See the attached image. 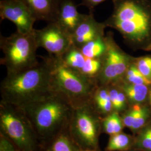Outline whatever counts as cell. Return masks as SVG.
<instances>
[{"mask_svg":"<svg viewBox=\"0 0 151 151\" xmlns=\"http://www.w3.org/2000/svg\"><path fill=\"white\" fill-rule=\"evenodd\" d=\"M102 65V58L86 57L85 64L80 72L83 75L95 80L101 71Z\"/></svg>","mask_w":151,"mask_h":151,"instance_id":"cell-19","label":"cell"},{"mask_svg":"<svg viewBox=\"0 0 151 151\" xmlns=\"http://www.w3.org/2000/svg\"><path fill=\"white\" fill-rule=\"evenodd\" d=\"M42 60L27 70L7 74L1 85V102L24 108L52 90L48 62Z\"/></svg>","mask_w":151,"mask_h":151,"instance_id":"cell-1","label":"cell"},{"mask_svg":"<svg viewBox=\"0 0 151 151\" xmlns=\"http://www.w3.org/2000/svg\"><path fill=\"white\" fill-rule=\"evenodd\" d=\"M148 116L149 114L148 110L146 108L140 106L131 129L134 131L140 129L146 123Z\"/></svg>","mask_w":151,"mask_h":151,"instance_id":"cell-25","label":"cell"},{"mask_svg":"<svg viewBox=\"0 0 151 151\" xmlns=\"http://www.w3.org/2000/svg\"><path fill=\"white\" fill-rule=\"evenodd\" d=\"M139 106H140L138 104L134 105L129 111L125 114L124 116V118L123 119V124L127 127L129 128L130 129H131L135 120Z\"/></svg>","mask_w":151,"mask_h":151,"instance_id":"cell-26","label":"cell"},{"mask_svg":"<svg viewBox=\"0 0 151 151\" xmlns=\"http://www.w3.org/2000/svg\"><path fill=\"white\" fill-rule=\"evenodd\" d=\"M0 17L1 20L12 22L16 27V31L22 33L33 32L34 24L37 21L22 0H1Z\"/></svg>","mask_w":151,"mask_h":151,"instance_id":"cell-10","label":"cell"},{"mask_svg":"<svg viewBox=\"0 0 151 151\" xmlns=\"http://www.w3.org/2000/svg\"><path fill=\"white\" fill-rule=\"evenodd\" d=\"M24 115L22 108L1 102V126L8 139L19 151H34L35 141L34 134L24 119Z\"/></svg>","mask_w":151,"mask_h":151,"instance_id":"cell-6","label":"cell"},{"mask_svg":"<svg viewBox=\"0 0 151 151\" xmlns=\"http://www.w3.org/2000/svg\"><path fill=\"white\" fill-rule=\"evenodd\" d=\"M0 48L4 54L1 65L5 67L7 74L27 70L39 63L34 31L30 33L16 31L9 37L1 35Z\"/></svg>","mask_w":151,"mask_h":151,"instance_id":"cell-5","label":"cell"},{"mask_svg":"<svg viewBox=\"0 0 151 151\" xmlns=\"http://www.w3.org/2000/svg\"><path fill=\"white\" fill-rule=\"evenodd\" d=\"M106 39L108 48L102 58L101 70L95 80L100 86L118 83L124 77L130 65L128 57L110 38Z\"/></svg>","mask_w":151,"mask_h":151,"instance_id":"cell-7","label":"cell"},{"mask_svg":"<svg viewBox=\"0 0 151 151\" xmlns=\"http://www.w3.org/2000/svg\"><path fill=\"white\" fill-rule=\"evenodd\" d=\"M104 127L106 133L110 135L121 133L123 129V123L117 112H113L105 118Z\"/></svg>","mask_w":151,"mask_h":151,"instance_id":"cell-20","label":"cell"},{"mask_svg":"<svg viewBox=\"0 0 151 151\" xmlns=\"http://www.w3.org/2000/svg\"><path fill=\"white\" fill-rule=\"evenodd\" d=\"M91 103L73 107V130L76 138L87 147H94L97 142V127L92 111Z\"/></svg>","mask_w":151,"mask_h":151,"instance_id":"cell-9","label":"cell"},{"mask_svg":"<svg viewBox=\"0 0 151 151\" xmlns=\"http://www.w3.org/2000/svg\"><path fill=\"white\" fill-rule=\"evenodd\" d=\"M108 43L106 38H98L84 44L80 49L87 58H102L106 52Z\"/></svg>","mask_w":151,"mask_h":151,"instance_id":"cell-14","label":"cell"},{"mask_svg":"<svg viewBox=\"0 0 151 151\" xmlns=\"http://www.w3.org/2000/svg\"><path fill=\"white\" fill-rule=\"evenodd\" d=\"M37 20L56 22L60 0H22Z\"/></svg>","mask_w":151,"mask_h":151,"instance_id":"cell-13","label":"cell"},{"mask_svg":"<svg viewBox=\"0 0 151 151\" xmlns=\"http://www.w3.org/2000/svg\"><path fill=\"white\" fill-rule=\"evenodd\" d=\"M130 144L131 138L129 135L119 133L111 135L106 147V151H124L129 147Z\"/></svg>","mask_w":151,"mask_h":151,"instance_id":"cell-18","label":"cell"},{"mask_svg":"<svg viewBox=\"0 0 151 151\" xmlns=\"http://www.w3.org/2000/svg\"><path fill=\"white\" fill-rule=\"evenodd\" d=\"M113 13L106 24L128 39L146 38L151 29V2L147 0H113Z\"/></svg>","mask_w":151,"mask_h":151,"instance_id":"cell-3","label":"cell"},{"mask_svg":"<svg viewBox=\"0 0 151 151\" xmlns=\"http://www.w3.org/2000/svg\"><path fill=\"white\" fill-rule=\"evenodd\" d=\"M91 151V150H82V151Z\"/></svg>","mask_w":151,"mask_h":151,"instance_id":"cell-30","label":"cell"},{"mask_svg":"<svg viewBox=\"0 0 151 151\" xmlns=\"http://www.w3.org/2000/svg\"><path fill=\"white\" fill-rule=\"evenodd\" d=\"M139 143L142 148L150 150L151 147V127L143 133L139 138Z\"/></svg>","mask_w":151,"mask_h":151,"instance_id":"cell-27","label":"cell"},{"mask_svg":"<svg viewBox=\"0 0 151 151\" xmlns=\"http://www.w3.org/2000/svg\"><path fill=\"white\" fill-rule=\"evenodd\" d=\"M38 133L48 135L72 115L73 106L63 95L52 90L37 101L22 108Z\"/></svg>","mask_w":151,"mask_h":151,"instance_id":"cell-4","label":"cell"},{"mask_svg":"<svg viewBox=\"0 0 151 151\" xmlns=\"http://www.w3.org/2000/svg\"><path fill=\"white\" fill-rule=\"evenodd\" d=\"M124 91L127 97L132 103L143 102L148 93L147 85L125 83L120 87Z\"/></svg>","mask_w":151,"mask_h":151,"instance_id":"cell-16","label":"cell"},{"mask_svg":"<svg viewBox=\"0 0 151 151\" xmlns=\"http://www.w3.org/2000/svg\"><path fill=\"white\" fill-rule=\"evenodd\" d=\"M150 100H151V93H150Z\"/></svg>","mask_w":151,"mask_h":151,"instance_id":"cell-31","label":"cell"},{"mask_svg":"<svg viewBox=\"0 0 151 151\" xmlns=\"http://www.w3.org/2000/svg\"><path fill=\"white\" fill-rule=\"evenodd\" d=\"M48 151H76L70 139L65 135L59 136L54 140Z\"/></svg>","mask_w":151,"mask_h":151,"instance_id":"cell-23","label":"cell"},{"mask_svg":"<svg viewBox=\"0 0 151 151\" xmlns=\"http://www.w3.org/2000/svg\"><path fill=\"white\" fill-rule=\"evenodd\" d=\"M127 83L139 85H150L151 82L147 80L134 65H130L124 76Z\"/></svg>","mask_w":151,"mask_h":151,"instance_id":"cell-21","label":"cell"},{"mask_svg":"<svg viewBox=\"0 0 151 151\" xmlns=\"http://www.w3.org/2000/svg\"><path fill=\"white\" fill-rule=\"evenodd\" d=\"M108 89L113 109L115 111L123 110L127 104V96L124 91L122 89L119 90L115 87L108 88Z\"/></svg>","mask_w":151,"mask_h":151,"instance_id":"cell-22","label":"cell"},{"mask_svg":"<svg viewBox=\"0 0 151 151\" xmlns=\"http://www.w3.org/2000/svg\"><path fill=\"white\" fill-rule=\"evenodd\" d=\"M50 70L52 90L65 97L73 107L91 103L96 82L67 66L60 57H45Z\"/></svg>","mask_w":151,"mask_h":151,"instance_id":"cell-2","label":"cell"},{"mask_svg":"<svg viewBox=\"0 0 151 151\" xmlns=\"http://www.w3.org/2000/svg\"><path fill=\"white\" fill-rule=\"evenodd\" d=\"M106 0H81L80 5L83 6L89 9L90 12H92L94 8Z\"/></svg>","mask_w":151,"mask_h":151,"instance_id":"cell-29","label":"cell"},{"mask_svg":"<svg viewBox=\"0 0 151 151\" xmlns=\"http://www.w3.org/2000/svg\"><path fill=\"white\" fill-rule=\"evenodd\" d=\"M104 27L103 24L95 20L92 12L83 14L81 22L71 35L73 45L80 49L87 43L102 38Z\"/></svg>","mask_w":151,"mask_h":151,"instance_id":"cell-11","label":"cell"},{"mask_svg":"<svg viewBox=\"0 0 151 151\" xmlns=\"http://www.w3.org/2000/svg\"><path fill=\"white\" fill-rule=\"evenodd\" d=\"M83 14L77 10L73 0H60L56 22L70 35L81 22Z\"/></svg>","mask_w":151,"mask_h":151,"instance_id":"cell-12","label":"cell"},{"mask_svg":"<svg viewBox=\"0 0 151 151\" xmlns=\"http://www.w3.org/2000/svg\"><path fill=\"white\" fill-rule=\"evenodd\" d=\"M136 66L143 76L151 82V57L141 58L138 60Z\"/></svg>","mask_w":151,"mask_h":151,"instance_id":"cell-24","label":"cell"},{"mask_svg":"<svg viewBox=\"0 0 151 151\" xmlns=\"http://www.w3.org/2000/svg\"><path fill=\"white\" fill-rule=\"evenodd\" d=\"M92 100L94 102L96 106L103 113H109L113 109L109 89L106 86L96 88L92 97Z\"/></svg>","mask_w":151,"mask_h":151,"instance_id":"cell-17","label":"cell"},{"mask_svg":"<svg viewBox=\"0 0 151 151\" xmlns=\"http://www.w3.org/2000/svg\"><path fill=\"white\" fill-rule=\"evenodd\" d=\"M149 151H151V148H150V150H149Z\"/></svg>","mask_w":151,"mask_h":151,"instance_id":"cell-32","label":"cell"},{"mask_svg":"<svg viewBox=\"0 0 151 151\" xmlns=\"http://www.w3.org/2000/svg\"><path fill=\"white\" fill-rule=\"evenodd\" d=\"M38 48L45 49L49 55L61 57L73 45L72 37L56 22H50L43 29L34 30Z\"/></svg>","mask_w":151,"mask_h":151,"instance_id":"cell-8","label":"cell"},{"mask_svg":"<svg viewBox=\"0 0 151 151\" xmlns=\"http://www.w3.org/2000/svg\"><path fill=\"white\" fill-rule=\"evenodd\" d=\"M0 151H17L16 148L11 140L4 135H1Z\"/></svg>","mask_w":151,"mask_h":151,"instance_id":"cell-28","label":"cell"},{"mask_svg":"<svg viewBox=\"0 0 151 151\" xmlns=\"http://www.w3.org/2000/svg\"><path fill=\"white\" fill-rule=\"evenodd\" d=\"M60 57L67 66L79 71L83 67L86 58L82 53L81 49L74 45H72Z\"/></svg>","mask_w":151,"mask_h":151,"instance_id":"cell-15","label":"cell"}]
</instances>
